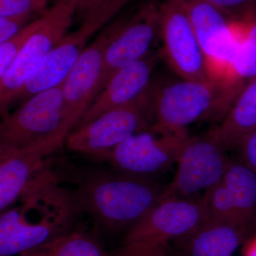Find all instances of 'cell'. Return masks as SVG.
Segmentation results:
<instances>
[{
    "mask_svg": "<svg viewBox=\"0 0 256 256\" xmlns=\"http://www.w3.org/2000/svg\"><path fill=\"white\" fill-rule=\"evenodd\" d=\"M63 176L79 212L88 215L99 228L128 229L140 220L161 198V190L149 178L122 172L72 168Z\"/></svg>",
    "mask_w": 256,
    "mask_h": 256,
    "instance_id": "1",
    "label": "cell"
},
{
    "mask_svg": "<svg viewBox=\"0 0 256 256\" xmlns=\"http://www.w3.org/2000/svg\"><path fill=\"white\" fill-rule=\"evenodd\" d=\"M18 201L20 205L0 218V256L20 255L66 233L79 212L69 190L60 186L58 175L48 166Z\"/></svg>",
    "mask_w": 256,
    "mask_h": 256,
    "instance_id": "2",
    "label": "cell"
},
{
    "mask_svg": "<svg viewBox=\"0 0 256 256\" xmlns=\"http://www.w3.org/2000/svg\"><path fill=\"white\" fill-rule=\"evenodd\" d=\"M244 86L226 75L215 76L208 80L178 78L152 82L146 97L152 124L169 129H186L198 121L220 122Z\"/></svg>",
    "mask_w": 256,
    "mask_h": 256,
    "instance_id": "3",
    "label": "cell"
},
{
    "mask_svg": "<svg viewBox=\"0 0 256 256\" xmlns=\"http://www.w3.org/2000/svg\"><path fill=\"white\" fill-rule=\"evenodd\" d=\"M201 198H160L140 220L126 230L121 246L112 256H151L206 220Z\"/></svg>",
    "mask_w": 256,
    "mask_h": 256,
    "instance_id": "4",
    "label": "cell"
},
{
    "mask_svg": "<svg viewBox=\"0 0 256 256\" xmlns=\"http://www.w3.org/2000/svg\"><path fill=\"white\" fill-rule=\"evenodd\" d=\"M146 92L139 100L111 109L74 130L66 140L69 150L102 161L121 143L150 128L153 120Z\"/></svg>",
    "mask_w": 256,
    "mask_h": 256,
    "instance_id": "5",
    "label": "cell"
},
{
    "mask_svg": "<svg viewBox=\"0 0 256 256\" xmlns=\"http://www.w3.org/2000/svg\"><path fill=\"white\" fill-rule=\"evenodd\" d=\"M191 136L188 129H169L152 124L121 143L102 161L118 171L148 178L176 164Z\"/></svg>",
    "mask_w": 256,
    "mask_h": 256,
    "instance_id": "6",
    "label": "cell"
},
{
    "mask_svg": "<svg viewBox=\"0 0 256 256\" xmlns=\"http://www.w3.org/2000/svg\"><path fill=\"white\" fill-rule=\"evenodd\" d=\"M78 0H56L41 16L40 28L18 58L0 78V110L2 118L28 76L67 34L77 11Z\"/></svg>",
    "mask_w": 256,
    "mask_h": 256,
    "instance_id": "7",
    "label": "cell"
},
{
    "mask_svg": "<svg viewBox=\"0 0 256 256\" xmlns=\"http://www.w3.org/2000/svg\"><path fill=\"white\" fill-rule=\"evenodd\" d=\"M160 56L180 78L208 80L215 76L200 46L182 0H163L159 10Z\"/></svg>",
    "mask_w": 256,
    "mask_h": 256,
    "instance_id": "8",
    "label": "cell"
},
{
    "mask_svg": "<svg viewBox=\"0 0 256 256\" xmlns=\"http://www.w3.org/2000/svg\"><path fill=\"white\" fill-rule=\"evenodd\" d=\"M128 3V0H111L104 9L84 21L78 30L67 34L28 76L14 102L20 99L26 100L62 84L86 48L88 40Z\"/></svg>",
    "mask_w": 256,
    "mask_h": 256,
    "instance_id": "9",
    "label": "cell"
},
{
    "mask_svg": "<svg viewBox=\"0 0 256 256\" xmlns=\"http://www.w3.org/2000/svg\"><path fill=\"white\" fill-rule=\"evenodd\" d=\"M213 130L190 137L178 158L174 178L161 198L193 200L217 184L225 174L230 158Z\"/></svg>",
    "mask_w": 256,
    "mask_h": 256,
    "instance_id": "10",
    "label": "cell"
},
{
    "mask_svg": "<svg viewBox=\"0 0 256 256\" xmlns=\"http://www.w3.org/2000/svg\"><path fill=\"white\" fill-rule=\"evenodd\" d=\"M63 82L28 98L0 126V152L41 142L60 134L64 121Z\"/></svg>",
    "mask_w": 256,
    "mask_h": 256,
    "instance_id": "11",
    "label": "cell"
},
{
    "mask_svg": "<svg viewBox=\"0 0 256 256\" xmlns=\"http://www.w3.org/2000/svg\"><path fill=\"white\" fill-rule=\"evenodd\" d=\"M124 18L106 26L84 50L63 82L64 121L60 132L68 136L100 94L106 48L118 33Z\"/></svg>",
    "mask_w": 256,
    "mask_h": 256,
    "instance_id": "12",
    "label": "cell"
},
{
    "mask_svg": "<svg viewBox=\"0 0 256 256\" xmlns=\"http://www.w3.org/2000/svg\"><path fill=\"white\" fill-rule=\"evenodd\" d=\"M207 218L228 220L254 230L256 172L240 158H230L220 182L202 196Z\"/></svg>",
    "mask_w": 256,
    "mask_h": 256,
    "instance_id": "13",
    "label": "cell"
},
{
    "mask_svg": "<svg viewBox=\"0 0 256 256\" xmlns=\"http://www.w3.org/2000/svg\"><path fill=\"white\" fill-rule=\"evenodd\" d=\"M159 0H146L132 16L124 18L104 56L100 92L116 72L144 58L159 30Z\"/></svg>",
    "mask_w": 256,
    "mask_h": 256,
    "instance_id": "14",
    "label": "cell"
},
{
    "mask_svg": "<svg viewBox=\"0 0 256 256\" xmlns=\"http://www.w3.org/2000/svg\"><path fill=\"white\" fill-rule=\"evenodd\" d=\"M60 134L12 150L0 152V210H8L32 181L48 166L50 156L66 142Z\"/></svg>",
    "mask_w": 256,
    "mask_h": 256,
    "instance_id": "15",
    "label": "cell"
},
{
    "mask_svg": "<svg viewBox=\"0 0 256 256\" xmlns=\"http://www.w3.org/2000/svg\"><path fill=\"white\" fill-rule=\"evenodd\" d=\"M208 63L230 68L239 44L236 24L206 0H182Z\"/></svg>",
    "mask_w": 256,
    "mask_h": 256,
    "instance_id": "16",
    "label": "cell"
},
{
    "mask_svg": "<svg viewBox=\"0 0 256 256\" xmlns=\"http://www.w3.org/2000/svg\"><path fill=\"white\" fill-rule=\"evenodd\" d=\"M160 57L159 54L150 52L144 58L116 72L96 98L75 129L85 126L111 109L140 99L152 82V76Z\"/></svg>",
    "mask_w": 256,
    "mask_h": 256,
    "instance_id": "17",
    "label": "cell"
},
{
    "mask_svg": "<svg viewBox=\"0 0 256 256\" xmlns=\"http://www.w3.org/2000/svg\"><path fill=\"white\" fill-rule=\"evenodd\" d=\"M252 232L242 224L206 218L172 246L180 256H234Z\"/></svg>",
    "mask_w": 256,
    "mask_h": 256,
    "instance_id": "18",
    "label": "cell"
},
{
    "mask_svg": "<svg viewBox=\"0 0 256 256\" xmlns=\"http://www.w3.org/2000/svg\"><path fill=\"white\" fill-rule=\"evenodd\" d=\"M256 129V76L248 80L220 126L214 128L227 151L238 150L242 141Z\"/></svg>",
    "mask_w": 256,
    "mask_h": 256,
    "instance_id": "19",
    "label": "cell"
},
{
    "mask_svg": "<svg viewBox=\"0 0 256 256\" xmlns=\"http://www.w3.org/2000/svg\"><path fill=\"white\" fill-rule=\"evenodd\" d=\"M20 256H105L98 240L82 230L66 232Z\"/></svg>",
    "mask_w": 256,
    "mask_h": 256,
    "instance_id": "20",
    "label": "cell"
},
{
    "mask_svg": "<svg viewBox=\"0 0 256 256\" xmlns=\"http://www.w3.org/2000/svg\"><path fill=\"white\" fill-rule=\"evenodd\" d=\"M230 76L245 85L256 76V18L239 44L230 67Z\"/></svg>",
    "mask_w": 256,
    "mask_h": 256,
    "instance_id": "21",
    "label": "cell"
},
{
    "mask_svg": "<svg viewBox=\"0 0 256 256\" xmlns=\"http://www.w3.org/2000/svg\"><path fill=\"white\" fill-rule=\"evenodd\" d=\"M42 16L28 24L11 38L0 44V78L11 68L32 35L40 28Z\"/></svg>",
    "mask_w": 256,
    "mask_h": 256,
    "instance_id": "22",
    "label": "cell"
},
{
    "mask_svg": "<svg viewBox=\"0 0 256 256\" xmlns=\"http://www.w3.org/2000/svg\"><path fill=\"white\" fill-rule=\"evenodd\" d=\"M236 24H249L256 18V0H206Z\"/></svg>",
    "mask_w": 256,
    "mask_h": 256,
    "instance_id": "23",
    "label": "cell"
},
{
    "mask_svg": "<svg viewBox=\"0 0 256 256\" xmlns=\"http://www.w3.org/2000/svg\"><path fill=\"white\" fill-rule=\"evenodd\" d=\"M48 10L47 0H0V16L24 13L42 16Z\"/></svg>",
    "mask_w": 256,
    "mask_h": 256,
    "instance_id": "24",
    "label": "cell"
},
{
    "mask_svg": "<svg viewBox=\"0 0 256 256\" xmlns=\"http://www.w3.org/2000/svg\"><path fill=\"white\" fill-rule=\"evenodd\" d=\"M35 14H24L0 16V44L11 38L28 24Z\"/></svg>",
    "mask_w": 256,
    "mask_h": 256,
    "instance_id": "25",
    "label": "cell"
},
{
    "mask_svg": "<svg viewBox=\"0 0 256 256\" xmlns=\"http://www.w3.org/2000/svg\"><path fill=\"white\" fill-rule=\"evenodd\" d=\"M237 150L239 158L256 172V129L242 141Z\"/></svg>",
    "mask_w": 256,
    "mask_h": 256,
    "instance_id": "26",
    "label": "cell"
},
{
    "mask_svg": "<svg viewBox=\"0 0 256 256\" xmlns=\"http://www.w3.org/2000/svg\"><path fill=\"white\" fill-rule=\"evenodd\" d=\"M111 0H78L77 11L84 21L104 9Z\"/></svg>",
    "mask_w": 256,
    "mask_h": 256,
    "instance_id": "27",
    "label": "cell"
},
{
    "mask_svg": "<svg viewBox=\"0 0 256 256\" xmlns=\"http://www.w3.org/2000/svg\"><path fill=\"white\" fill-rule=\"evenodd\" d=\"M244 256H256V235L247 242Z\"/></svg>",
    "mask_w": 256,
    "mask_h": 256,
    "instance_id": "28",
    "label": "cell"
},
{
    "mask_svg": "<svg viewBox=\"0 0 256 256\" xmlns=\"http://www.w3.org/2000/svg\"><path fill=\"white\" fill-rule=\"evenodd\" d=\"M151 256H180V254L176 252L172 246H170L166 248L160 250V252H156L154 255Z\"/></svg>",
    "mask_w": 256,
    "mask_h": 256,
    "instance_id": "29",
    "label": "cell"
}]
</instances>
